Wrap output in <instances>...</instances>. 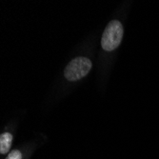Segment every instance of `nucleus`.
<instances>
[{
  "mask_svg": "<svg viewBox=\"0 0 159 159\" xmlns=\"http://www.w3.org/2000/svg\"><path fill=\"white\" fill-rule=\"evenodd\" d=\"M12 142V135L9 133L2 134L0 136V153H6L9 152Z\"/></svg>",
  "mask_w": 159,
  "mask_h": 159,
  "instance_id": "nucleus-3",
  "label": "nucleus"
},
{
  "mask_svg": "<svg viewBox=\"0 0 159 159\" xmlns=\"http://www.w3.org/2000/svg\"><path fill=\"white\" fill-rule=\"evenodd\" d=\"M92 65V61L87 57H76L67 65L64 75L69 81L79 80L89 74Z\"/></svg>",
  "mask_w": 159,
  "mask_h": 159,
  "instance_id": "nucleus-2",
  "label": "nucleus"
},
{
  "mask_svg": "<svg viewBox=\"0 0 159 159\" xmlns=\"http://www.w3.org/2000/svg\"><path fill=\"white\" fill-rule=\"evenodd\" d=\"M22 158V154L19 151L16 150V151H12L6 159H21Z\"/></svg>",
  "mask_w": 159,
  "mask_h": 159,
  "instance_id": "nucleus-4",
  "label": "nucleus"
},
{
  "mask_svg": "<svg viewBox=\"0 0 159 159\" xmlns=\"http://www.w3.org/2000/svg\"><path fill=\"white\" fill-rule=\"evenodd\" d=\"M124 30L122 24L117 20L111 21L103 33L101 45L105 51L111 52L116 49L121 43Z\"/></svg>",
  "mask_w": 159,
  "mask_h": 159,
  "instance_id": "nucleus-1",
  "label": "nucleus"
}]
</instances>
